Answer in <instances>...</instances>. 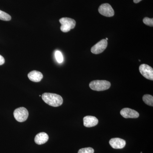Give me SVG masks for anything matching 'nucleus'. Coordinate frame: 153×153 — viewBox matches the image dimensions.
<instances>
[{
	"instance_id": "obj_13",
	"label": "nucleus",
	"mask_w": 153,
	"mask_h": 153,
	"mask_svg": "<svg viewBox=\"0 0 153 153\" xmlns=\"http://www.w3.org/2000/svg\"><path fill=\"white\" fill-rule=\"evenodd\" d=\"M144 102L149 106H153V97L150 94H145L143 97Z\"/></svg>"
},
{
	"instance_id": "obj_6",
	"label": "nucleus",
	"mask_w": 153,
	"mask_h": 153,
	"mask_svg": "<svg viewBox=\"0 0 153 153\" xmlns=\"http://www.w3.org/2000/svg\"><path fill=\"white\" fill-rule=\"evenodd\" d=\"M139 70L141 74L146 79L153 80V69L147 64H143L140 66Z\"/></svg>"
},
{
	"instance_id": "obj_1",
	"label": "nucleus",
	"mask_w": 153,
	"mask_h": 153,
	"mask_svg": "<svg viewBox=\"0 0 153 153\" xmlns=\"http://www.w3.org/2000/svg\"><path fill=\"white\" fill-rule=\"evenodd\" d=\"M42 98L46 103L50 106L58 107L63 103V99L61 96L56 94L44 93L42 94Z\"/></svg>"
},
{
	"instance_id": "obj_12",
	"label": "nucleus",
	"mask_w": 153,
	"mask_h": 153,
	"mask_svg": "<svg viewBox=\"0 0 153 153\" xmlns=\"http://www.w3.org/2000/svg\"><path fill=\"white\" fill-rule=\"evenodd\" d=\"M49 136L45 132H41L37 134L35 138V142L38 145H42L45 143L49 140Z\"/></svg>"
},
{
	"instance_id": "obj_11",
	"label": "nucleus",
	"mask_w": 153,
	"mask_h": 153,
	"mask_svg": "<svg viewBox=\"0 0 153 153\" xmlns=\"http://www.w3.org/2000/svg\"><path fill=\"white\" fill-rule=\"evenodd\" d=\"M28 77L30 80L33 82H39L43 79V75L40 71L34 70L28 74Z\"/></svg>"
},
{
	"instance_id": "obj_7",
	"label": "nucleus",
	"mask_w": 153,
	"mask_h": 153,
	"mask_svg": "<svg viewBox=\"0 0 153 153\" xmlns=\"http://www.w3.org/2000/svg\"><path fill=\"white\" fill-rule=\"evenodd\" d=\"M108 46L107 41L102 39L91 48V52L94 54H99L103 52Z\"/></svg>"
},
{
	"instance_id": "obj_3",
	"label": "nucleus",
	"mask_w": 153,
	"mask_h": 153,
	"mask_svg": "<svg viewBox=\"0 0 153 153\" xmlns=\"http://www.w3.org/2000/svg\"><path fill=\"white\" fill-rule=\"evenodd\" d=\"M61 24L60 30L63 33H67L71 29H74L76 25V22L74 19L69 18H62L59 20Z\"/></svg>"
},
{
	"instance_id": "obj_18",
	"label": "nucleus",
	"mask_w": 153,
	"mask_h": 153,
	"mask_svg": "<svg viewBox=\"0 0 153 153\" xmlns=\"http://www.w3.org/2000/svg\"><path fill=\"white\" fill-rule=\"evenodd\" d=\"M5 63V59L1 55H0V66L2 65Z\"/></svg>"
},
{
	"instance_id": "obj_9",
	"label": "nucleus",
	"mask_w": 153,
	"mask_h": 153,
	"mask_svg": "<svg viewBox=\"0 0 153 153\" xmlns=\"http://www.w3.org/2000/svg\"><path fill=\"white\" fill-rule=\"evenodd\" d=\"M109 144L113 149H122L125 146L126 142L120 138H114L110 140Z\"/></svg>"
},
{
	"instance_id": "obj_2",
	"label": "nucleus",
	"mask_w": 153,
	"mask_h": 153,
	"mask_svg": "<svg viewBox=\"0 0 153 153\" xmlns=\"http://www.w3.org/2000/svg\"><path fill=\"white\" fill-rule=\"evenodd\" d=\"M111 83L105 80H96L91 81L89 83V87L92 90L96 91H102L109 89Z\"/></svg>"
},
{
	"instance_id": "obj_10",
	"label": "nucleus",
	"mask_w": 153,
	"mask_h": 153,
	"mask_svg": "<svg viewBox=\"0 0 153 153\" xmlns=\"http://www.w3.org/2000/svg\"><path fill=\"white\" fill-rule=\"evenodd\" d=\"M83 124L86 127L95 126L98 123V120L95 117L87 116L83 118Z\"/></svg>"
},
{
	"instance_id": "obj_22",
	"label": "nucleus",
	"mask_w": 153,
	"mask_h": 153,
	"mask_svg": "<svg viewBox=\"0 0 153 153\" xmlns=\"http://www.w3.org/2000/svg\"><path fill=\"white\" fill-rule=\"evenodd\" d=\"M142 152H141L140 153H142Z\"/></svg>"
},
{
	"instance_id": "obj_16",
	"label": "nucleus",
	"mask_w": 153,
	"mask_h": 153,
	"mask_svg": "<svg viewBox=\"0 0 153 153\" xmlns=\"http://www.w3.org/2000/svg\"><path fill=\"white\" fill-rule=\"evenodd\" d=\"M94 151L91 147L82 148L78 151V153H94Z\"/></svg>"
},
{
	"instance_id": "obj_4",
	"label": "nucleus",
	"mask_w": 153,
	"mask_h": 153,
	"mask_svg": "<svg viewBox=\"0 0 153 153\" xmlns=\"http://www.w3.org/2000/svg\"><path fill=\"white\" fill-rule=\"evenodd\" d=\"M14 116L16 120L19 122H23L27 119L29 112L25 107L16 108L14 111Z\"/></svg>"
},
{
	"instance_id": "obj_15",
	"label": "nucleus",
	"mask_w": 153,
	"mask_h": 153,
	"mask_svg": "<svg viewBox=\"0 0 153 153\" xmlns=\"http://www.w3.org/2000/svg\"><path fill=\"white\" fill-rule=\"evenodd\" d=\"M55 57L57 62L62 63L63 62V57L62 53L59 51H56L55 52Z\"/></svg>"
},
{
	"instance_id": "obj_17",
	"label": "nucleus",
	"mask_w": 153,
	"mask_h": 153,
	"mask_svg": "<svg viewBox=\"0 0 153 153\" xmlns=\"http://www.w3.org/2000/svg\"><path fill=\"white\" fill-rule=\"evenodd\" d=\"M143 22L145 25L150 26V27H152L153 26V19H150V18L146 17L143 20Z\"/></svg>"
},
{
	"instance_id": "obj_19",
	"label": "nucleus",
	"mask_w": 153,
	"mask_h": 153,
	"mask_svg": "<svg viewBox=\"0 0 153 153\" xmlns=\"http://www.w3.org/2000/svg\"><path fill=\"white\" fill-rule=\"evenodd\" d=\"M141 1H142V0H133L134 2L135 3V4L139 3Z\"/></svg>"
},
{
	"instance_id": "obj_8",
	"label": "nucleus",
	"mask_w": 153,
	"mask_h": 153,
	"mask_svg": "<svg viewBox=\"0 0 153 153\" xmlns=\"http://www.w3.org/2000/svg\"><path fill=\"white\" fill-rule=\"evenodd\" d=\"M120 114L125 118H137L139 114L134 110L129 108H124L121 110Z\"/></svg>"
},
{
	"instance_id": "obj_5",
	"label": "nucleus",
	"mask_w": 153,
	"mask_h": 153,
	"mask_svg": "<svg viewBox=\"0 0 153 153\" xmlns=\"http://www.w3.org/2000/svg\"><path fill=\"white\" fill-rule=\"evenodd\" d=\"M98 11L101 15L105 17H112L114 15L113 9L109 4L107 3L102 4L100 6Z\"/></svg>"
},
{
	"instance_id": "obj_21",
	"label": "nucleus",
	"mask_w": 153,
	"mask_h": 153,
	"mask_svg": "<svg viewBox=\"0 0 153 153\" xmlns=\"http://www.w3.org/2000/svg\"><path fill=\"white\" fill-rule=\"evenodd\" d=\"M39 96H40V97H41V95H39Z\"/></svg>"
},
{
	"instance_id": "obj_20",
	"label": "nucleus",
	"mask_w": 153,
	"mask_h": 153,
	"mask_svg": "<svg viewBox=\"0 0 153 153\" xmlns=\"http://www.w3.org/2000/svg\"><path fill=\"white\" fill-rule=\"evenodd\" d=\"M105 40H107H107H108V38H106V39H105Z\"/></svg>"
},
{
	"instance_id": "obj_14",
	"label": "nucleus",
	"mask_w": 153,
	"mask_h": 153,
	"mask_svg": "<svg viewBox=\"0 0 153 153\" xmlns=\"http://www.w3.org/2000/svg\"><path fill=\"white\" fill-rule=\"evenodd\" d=\"M11 17L10 15L0 10V20L4 21H9L11 20Z\"/></svg>"
}]
</instances>
